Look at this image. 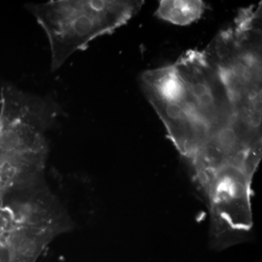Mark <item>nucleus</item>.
<instances>
[{
	"mask_svg": "<svg viewBox=\"0 0 262 262\" xmlns=\"http://www.w3.org/2000/svg\"><path fill=\"white\" fill-rule=\"evenodd\" d=\"M144 4L142 0H58L26 8L48 37L55 71L91 41L126 24Z\"/></svg>",
	"mask_w": 262,
	"mask_h": 262,
	"instance_id": "obj_1",
	"label": "nucleus"
},
{
	"mask_svg": "<svg viewBox=\"0 0 262 262\" xmlns=\"http://www.w3.org/2000/svg\"><path fill=\"white\" fill-rule=\"evenodd\" d=\"M258 167L251 160H236L195 175L207 200L215 249L242 242L252 229V182Z\"/></svg>",
	"mask_w": 262,
	"mask_h": 262,
	"instance_id": "obj_2",
	"label": "nucleus"
},
{
	"mask_svg": "<svg viewBox=\"0 0 262 262\" xmlns=\"http://www.w3.org/2000/svg\"><path fill=\"white\" fill-rule=\"evenodd\" d=\"M58 114L59 107L54 100L4 85L0 107V166H39L45 154L42 134Z\"/></svg>",
	"mask_w": 262,
	"mask_h": 262,
	"instance_id": "obj_3",
	"label": "nucleus"
},
{
	"mask_svg": "<svg viewBox=\"0 0 262 262\" xmlns=\"http://www.w3.org/2000/svg\"><path fill=\"white\" fill-rule=\"evenodd\" d=\"M223 83L234 110L262 97V29L234 25L203 51Z\"/></svg>",
	"mask_w": 262,
	"mask_h": 262,
	"instance_id": "obj_4",
	"label": "nucleus"
},
{
	"mask_svg": "<svg viewBox=\"0 0 262 262\" xmlns=\"http://www.w3.org/2000/svg\"><path fill=\"white\" fill-rule=\"evenodd\" d=\"M173 65L185 85L189 105L210 135L232 120L235 110L217 72L203 51L189 50Z\"/></svg>",
	"mask_w": 262,
	"mask_h": 262,
	"instance_id": "obj_5",
	"label": "nucleus"
},
{
	"mask_svg": "<svg viewBox=\"0 0 262 262\" xmlns=\"http://www.w3.org/2000/svg\"><path fill=\"white\" fill-rule=\"evenodd\" d=\"M206 9L200 0H162L154 15L173 24L187 26L199 20Z\"/></svg>",
	"mask_w": 262,
	"mask_h": 262,
	"instance_id": "obj_6",
	"label": "nucleus"
},
{
	"mask_svg": "<svg viewBox=\"0 0 262 262\" xmlns=\"http://www.w3.org/2000/svg\"><path fill=\"white\" fill-rule=\"evenodd\" d=\"M37 248V243L30 237H23L18 244V251L21 257L30 258L35 255Z\"/></svg>",
	"mask_w": 262,
	"mask_h": 262,
	"instance_id": "obj_7",
	"label": "nucleus"
},
{
	"mask_svg": "<svg viewBox=\"0 0 262 262\" xmlns=\"http://www.w3.org/2000/svg\"><path fill=\"white\" fill-rule=\"evenodd\" d=\"M3 206H4V202H3L2 198L0 197V210L2 208Z\"/></svg>",
	"mask_w": 262,
	"mask_h": 262,
	"instance_id": "obj_8",
	"label": "nucleus"
}]
</instances>
